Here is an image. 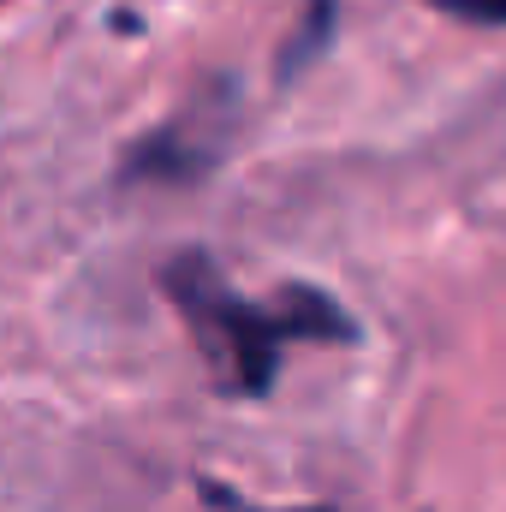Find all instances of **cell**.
I'll list each match as a JSON object with an SVG mask.
<instances>
[{
  "label": "cell",
  "instance_id": "1",
  "mask_svg": "<svg viewBox=\"0 0 506 512\" xmlns=\"http://www.w3.org/2000/svg\"><path fill=\"white\" fill-rule=\"evenodd\" d=\"M161 292L185 316L197 352L209 358L215 387L233 399H262L280 376L286 346L298 340H322V346L358 340V322L322 286L292 280L274 298H239L215 268V256L203 251H179L173 262H161Z\"/></svg>",
  "mask_w": 506,
  "mask_h": 512
},
{
  "label": "cell",
  "instance_id": "2",
  "mask_svg": "<svg viewBox=\"0 0 506 512\" xmlns=\"http://www.w3.org/2000/svg\"><path fill=\"white\" fill-rule=\"evenodd\" d=\"M328 30H334V0H310V12H304V24H298V36H292V48L280 54V78H292L310 54H322V42H328Z\"/></svg>",
  "mask_w": 506,
  "mask_h": 512
},
{
  "label": "cell",
  "instance_id": "3",
  "mask_svg": "<svg viewBox=\"0 0 506 512\" xmlns=\"http://www.w3.org/2000/svg\"><path fill=\"white\" fill-rule=\"evenodd\" d=\"M459 24H477V30H506V0H423Z\"/></svg>",
  "mask_w": 506,
  "mask_h": 512
},
{
  "label": "cell",
  "instance_id": "4",
  "mask_svg": "<svg viewBox=\"0 0 506 512\" xmlns=\"http://www.w3.org/2000/svg\"><path fill=\"white\" fill-rule=\"evenodd\" d=\"M298 512H334V507H298Z\"/></svg>",
  "mask_w": 506,
  "mask_h": 512
}]
</instances>
